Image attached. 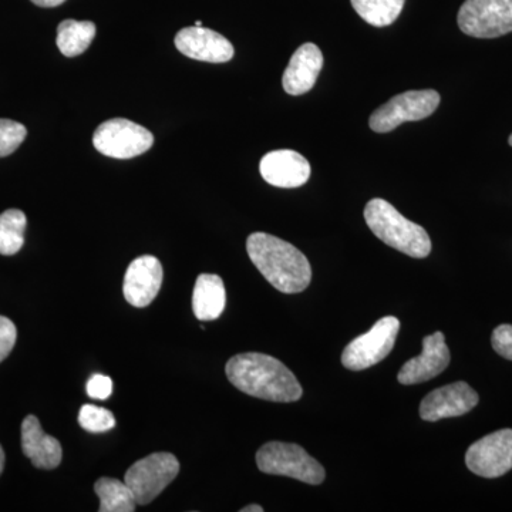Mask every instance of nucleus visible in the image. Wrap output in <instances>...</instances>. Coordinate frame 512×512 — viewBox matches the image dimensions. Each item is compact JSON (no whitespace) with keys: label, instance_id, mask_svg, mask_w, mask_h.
Listing matches in <instances>:
<instances>
[{"label":"nucleus","instance_id":"nucleus-30","mask_svg":"<svg viewBox=\"0 0 512 512\" xmlns=\"http://www.w3.org/2000/svg\"><path fill=\"white\" fill-rule=\"evenodd\" d=\"M3 468H5V453H3V448L0 446V474L3 473Z\"/></svg>","mask_w":512,"mask_h":512},{"label":"nucleus","instance_id":"nucleus-29","mask_svg":"<svg viewBox=\"0 0 512 512\" xmlns=\"http://www.w3.org/2000/svg\"><path fill=\"white\" fill-rule=\"evenodd\" d=\"M241 512H264V508L261 505H248V507L242 508Z\"/></svg>","mask_w":512,"mask_h":512},{"label":"nucleus","instance_id":"nucleus-17","mask_svg":"<svg viewBox=\"0 0 512 512\" xmlns=\"http://www.w3.org/2000/svg\"><path fill=\"white\" fill-rule=\"evenodd\" d=\"M22 450L33 466L42 470H53L62 463L63 451L59 440L46 434L33 414L22 423Z\"/></svg>","mask_w":512,"mask_h":512},{"label":"nucleus","instance_id":"nucleus-4","mask_svg":"<svg viewBox=\"0 0 512 512\" xmlns=\"http://www.w3.org/2000/svg\"><path fill=\"white\" fill-rule=\"evenodd\" d=\"M256 466L265 474L295 478L302 483L319 485L325 480V468L298 444L271 441L256 453Z\"/></svg>","mask_w":512,"mask_h":512},{"label":"nucleus","instance_id":"nucleus-24","mask_svg":"<svg viewBox=\"0 0 512 512\" xmlns=\"http://www.w3.org/2000/svg\"><path fill=\"white\" fill-rule=\"evenodd\" d=\"M28 136V130L18 121L0 119V158L8 157L18 150Z\"/></svg>","mask_w":512,"mask_h":512},{"label":"nucleus","instance_id":"nucleus-12","mask_svg":"<svg viewBox=\"0 0 512 512\" xmlns=\"http://www.w3.org/2000/svg\"><path fill=\"white\" fill-rule=\"evenodd\" d=\"M174 43L178 52L198 62L227 63L235 53L227 37L204 26L194 25L181 29Z\"/></svg>","mask_w":512,"mask_h":512},{"label":"nucleus","instance_id":"nucleus-18","mask_svg":"<svg viewBox=\"0 0 512 512\" xmlns=\"http://www.w3.org/2000/svg\"><path fill=\"white\" fill-rule=\"evenodd\" d=\"M227 305L225 285L218 275L201 274L192 293V311L201 322L220 318Z\"/></svg>","mask_w":512,"mask_h":512},{"label":"nucleus","instance_id":"nucleus-23","mask_svg":"<svg viewBox=\"0 0 512 512\" xmlns=\"http://www.w3.org/2000/svg\"><path fill=\"white\" fill-rule=\"evenodd\" d=\"M79 423L84 430L90 431V433H104L116 426V419L110 410L93 406V404H84L80 409Z\"/></svg>","mask_w":512,"mask_h":512},{"label":"nucleus","instance_id":"nucleus-32","mask_svg":"<svg viewBox=\"0 0 512 512\" xmlns=\"http://www.w3.org/2000/svg\"><path fill=\"white\" fill-rule=\"evenodd\" d=\"M508 141H510V146H512V134L510 136V140H508Z\"/></svg>","mask_w":512,"mask_h":512},{"label":"nucleus","instance_id":"nucleus-25","mask_svg":"<svg viewBox=\"0 0 512 512\" xmlns=\"http://www.w3.org/2000/svg\"><path fill=\"white\" fill-rule=\"evenodd\" d=\"M18 330L15 323L5 316H0V363L6 359L15 348Z\"/></svg>","mask_w":512,"mask_h":512},{"label":"nucleus","instance_id":"nucleus-11","mask_svg":"<svg viewBox=\"0 0 512 512\" xmlns=\"http://www.w3.org/2000/svg\"><path fill=\"white\" fill-rule=\"evenodd\" d=\"M480 402L478 393L466 382H456L433 390L420 404L421 419L439 421L464 416Z\"/></svg>","mask_w":512,"mask_h":512},{"label":"nucleus","instance_id":"nucleus-22","mask_svg":"<svg viewBox=\"0 0 512 512\" xmlns=\"http://www.w3.org/2000/svg\"><path fill=\"white\" fill-rule=\"evenodd\" d=\"M26 224V215L20 210L0 214V255L18 254L25 244Z\"/></svg>","mask_w":512,"mask_h":512},{"label":"nucleus","instance_id":"nucleus-10","mask_svg":"<svg viewBox=\"0 0 512 512\" xmlns=\"http://www.w3.org/2000/svg\"><path fill=\"white\" fill-rule=\"evenodd\" d=\"M468 470L476 476L497 478L512 470V429L488 434L466 453Z\"/></svg>","mask_w":512,"mask_h":512},{"label":"nucleus","instance_id":"nucleus-27","mask_svg":"<svg viewBox=\"0 0 512 512\" xmlns=\"http://www.w3.org/2000/svg\"><path fill=\"white\" fill-rule=\"evenodd\" d=\"M87 394L92 399L106 400L109 399L111 393H113V380L109 376L104 375H93L87 382Z\"/></svg>","mask_w":512,"mask_h":512},{"label":"nucleus","instance_id":"nucleus-14","mask_svg":"<svg viewBox=\"0 0 512 512\" xmlns=\"http://www.w3.org/2000/svg\"><path fill=\"white\" fill-rule=\"evenodd\" d=\"M450 350L444 333L436 332L423 339V352L404 363L397 380L404 386L419 384L441 375L450 365Z\"/></svg>","mask_w":512,"mask_h":512},{"label":"nucleus","instance_id":"nucleus-20","mask_svg":"<svg viewBox=\"0 0 512 512\" xmlns=\"http://www.w3.org/2000/svg\"><path fill=\"white\" fill-rule=\"evenodd\" d=\"M94 491L100 498V512H134L136 498L126 483L117 478L104 477L96 481Z\"/></svg>","mask_w":512,"mask_h":512},{"label":"nucleus","instance_id":"nucleus-31","mask_svg":"<svg viewBox=\"0 0 512 512\" xmlns=\"http://www.w3.org/2000/svg\"><path fill=\"white\" fill-rule=\"evenodd\" d=\"M195 26H202L201 20H197V22H195Z\"/></svg>","mask_w":512,"mask_h":512},{"label":"nucleus","instance_id":"nucleus-15","mask_svg":"<svg viewBox=\"0 0 512 512\" xmlns=\"http://www.w3.org/2000/svg\"><path fill=\"white\" fill-rule=\"evenodd\" d=\"M262 178L278 188H298L311 178V164L293 150H275L262 157L259 164Z\"/></svg>","mask_w":512,"mask_h":512},{"label":"nucleus","instance_id":"nucleus-19","mask_svg":"<svg viewBox=\"0 0 512 512\" xmlns=\"http://www.w3.org/2000/svg\"><path fill=\"white\" fill-rule=\"evenodd\" d=\"M96 25L93 22H79L67 19L57 28V46L66 57L82 55L92 45L96 36Z\"/></svg>","mask_w":512,"mask_h":512},{"label":"nucleus","instance_id":"nucleus-7","mask_svg":"<svg viewBox=\"0 0 512 512\" xmlns=\"http://www.w3.org/2000/svg\"><path fill=\"white\" fill-rule=\"evenodd\" d=\"M440 104L436 90H412L397 94L382 107L373 111L369 126L376 133H390L407 121H420L430 117Z\"/></svg>","mask_w":512,"mask_h":512},{"label":"nucleus","instance_id":"nucleus-2","mask_svg":"<svg viewBox=\"0 0 512 512\" xmlns=\"http://www.w3.org/2000/svg\"><path fill=\"white\" fill-rule=\"evenodd\" d=\"M247 251L252 264L279 292L299 293L311 285L308 258L284 239L254 232L248 237Z\"/></svg>","mask_w":512,"mask_h":512},{"label":"nucleus","instance_id":"nucleus-21","mask_svg":"<svg viewBox=\"0 0 512 512\" xmlns=\"http://www.w3.org/2000/svg\"><path fill=\"white\" fill-rule=\"evenodd\" d=\"M353 9L369 25L376 28L392 25L399 18L406 0H350Z\"/></svg>","mask_w":512,"mask_h":512},{"label":"nucleus","instance_id":"nucleus-5","mask_svg":"<svg viewBox=\"0 0 512 512\" xmlns=\"http://www.w3.org/2000/svg\"><path fill=\"white\" fill-rule=\"evenodd\" d=\"M180 473V461L171 453H154L128 468L124 483L133 491L137 505H147L163 493Z\"/></svg>","mask_w":512,"mask_h":512},{"label":"nucleus","instance_id":"nucleus-26","mask_svg":"<svg viewBox=\"0 0 512 512\" xmlns=\"http://www.w3.org/2000/svg\"><path fill=\"white\" fill-rule=\"evenodd\" d=\"M491 343L498 355L512 360V325H500L494 329Z\"/></svg>","mask_w":512,"mask_h":512},{"label":"nucleus","instance_id":"nucleus-3","mask_svg":"<svg viewBox=\"0 0 512 512\" xmlns=\"http://www.w3.org/2000/svg\"><path fill=\"white\" fill-rule=\"evenodd\" d=\"M367 227L380 241L412 258H426L431 241L426 229L404 218L390 202L375 198L365 208Z\"/></svg>","mask_w":512,"mask_h":512},{"label":"nucleus","instance_id":"nucleus-9","mask_svg":"<svg viewBox=\"0 0 512 512\" xmlns=\"http://www.w3.org/2000/svg\"><path fill=\"white\" fill-rule=\"evenodd\" d=\"M399 330L400 320L394 316L377 320L369 332L346 346L342 353V365L359 372L382 362L392 352Z\"/></svg>","mask_w":512,"mask_h":512},{"label":"nucleus","instance_id":"nucleus-28","mask_svg":"<svg viewBox=\"0 0 512 512\" xmlns=\"http://www.w3.org/2000/svg\"><path fill=\"white\" fill-rule=\"evenodd\" d=\"M36 6L40 8H56V6L62 5L66 0H32Z\"/></svg>","mask_w":512,"mask_h":512},{"label":"nucleus","instance_id":"nucleus-13","mask_svg":"<svg viewBox=\"0 0 512 512\" xmlns=\"http://www.w3.org/2000/svg\"><path fill=\"white\" fill-rule=\"evenodd\" d=\"M163 276V265L156 256L143 255L134 259L124 275V298L136 308H146L160 292Z\"/></svg>","mask_w":512,"mask_h":512},{"label":"nucleus","instance_id":"nucleus-16","mask_svg":"<svg viewBox=\"0 0 512 512\" xmlns=\"http://www.w3.org/2000/svg\"><path fill=\"white\" fill-rule=\"evenodd\" d=\"M323 67V55L318 46L305 43L296 49L282 77V86L291 96L311 92Z\"/></svg>","mask_w":512,"mask_h":512},{"label":"nucleus","instance_id":"nucleus-6","mask_svg":"<svg viewBox=\"0 0 512 512\" xmlns=\"http://www.w3.org/2000/svg\"><path fill=\"white\" fill-rule=\"evenodd\" d=\"M458 28L477 39H495L512 32V0H466L458 10Z\"/></svg>","mask_w":512,"mask_h":512},{"label":"nucleus","instance_id":"nucleus-1","mask_svg":"<svg viewBox=\"0 0 512 512\" xmlns=\"http://www.w3.org/2000/svg\"><path fill=\"white\" fill-rule=\"evenodd\" d=\"M225 373L238 390L258 399L292 403L302 397V386L291 370L264 353H241L231 357Z\"/></svg>","mask_w":512,"mask_h":512},{"label":"nucleus","instance_id":"nucleus-8","mask_svg":"<svg viewBox=\"0 0 512 512\" xmlns=\"http://www.w3.org/2000/svg\"><path fill=\"white\" fill-rule=\"evenodd\" d=\"M93 144L103 156L128 160L147 153L154 136L147 128L126 119H113L100 124L94 131Z\"/></svg>","mask_w":512,"mask_h":512}]
</instances>
